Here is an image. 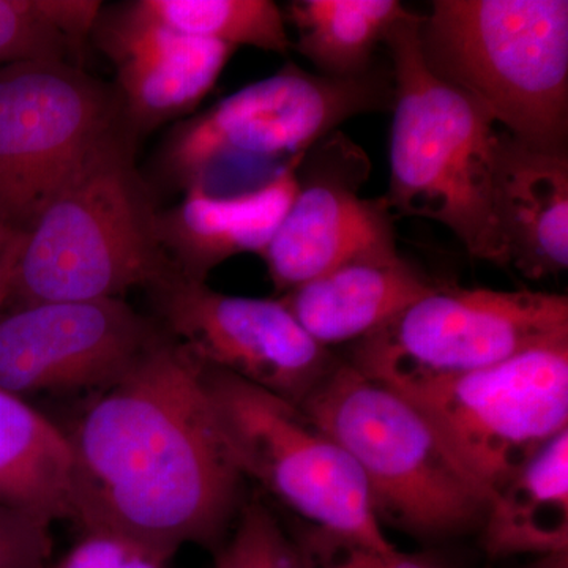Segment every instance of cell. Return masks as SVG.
<instances>
[{"mask_svg":"<svg viewBox=\"0 0 568 568\" xmlns=\"http://www.w3.org/2000/svg\"><path fill=\"white\" fill-rule=\"evenodd\" d=\"M69 428L73 518L178 552L215 551L246 500L204 379L163 332L111 386L85 396Z\"/></svg>","mask_w":568,"mask_h":568,"instance_id":"1","label":"cell"},{"mask_svg":"<svg viewBox=\"0 0 568 568\" xmlns=\"http://www.w3.org/2000/svg\"><path fill=\"white\" fill-rule=\"evenodd\" d=\"M133 138L123 122L22 235L11 308L123 298L173 271L156 231L159 209L134 164Z\"/></svg>","mask_w":568,"mask_h":568,"instance_id":"2","label":"cell"},{"mask_svg":"<svg viewBox=\"0 0 568 568\" xmlns=\"http://www.w3.org/2000/svg\"><path fill=\"white\" fill-rule=\"evenodd\" d=\"M420 18L410 14L386 41L394 122L384 200L392 215L443 224L470 256L507 267L493 205L500 133L480 104L428 69Z\"/></svg>","mask_w":568,"mask_h":568,"instance_id":"3","label":"cell"},{"mask_svg":"<svg viewBox=\"0 0 568 568\" xmlns=\"http://www.w3.org/2000/svg\"><path fill=\"white\" fill-rule=\"evenodd\" d=\"M418 40L428 69L507 133L566 151V0H436Z\"/></svg>","mask_w":568,"mask_h":568,"instance_id":"4","label":"cell"},{"mask_svg":"<svg viewBox=\"0 0 568 568\" xmlns=\"http://www.w3.org/2000/svg\"><path fill=\"white\" fill-rule=\"evenodd\" d=\"M301 407L353 458L379 519L433 538L484 523L487 493L398 388L339 361Z\"/></svg>","mask_w":568,"mask_h":568,"instance_id":"5","label":"cell"},{"mask_svg":"<svg viewBox=\"0 0 568 568\" xmlns=\"http://www.w3.org/2000/svg\"><path fill=\"white\" fill-rule=\"evenodd\" d=\"M386 70L336 80L286 63L178 123L160 149V175L185 192L211 189L234 171L274 178L355 115L392 110L394 80Z\"/></svg>","mask_w":568,"mask_h":568,"instance_id":"6","label":"cell"},{"mask_svg":"<svg viewBox=\"0 0 568 568\" xmlns=\"http://www.w3.org/2000/svg\"><path fill=\"white\" fill-rule=\"evenodd\" d=\"M204 379L245 478L312 528L377 551H396L353 458L301 406L216 369L204 368Z\"/></svg>","mask_w":568,"mask_h":568,"instance_id":"7","label":"cell"},{"mask_svg":"<svg viewBox=\"0 0 568 568\" xmlns=\"http://www.w3.org/2000/svg\"><path fill=\"white\" fill-rule=\"evenodd\" d=\"M488 499L568 429V338L446 379L394 386Z\"/></svg>","mask_w":568,"mask_h":568,"instance_id":"8","label":"cell"},{"mask_svg":"<svg viewBox=\"0 0 568 568\" xmlns=\"http://www.w3.org/2000/svg\"><path fill=\"white\" fill-rule=\"evenodd\" d=\"M568 338L567 295L436 284L375 334L347 364L390 386L446 379Z\"/></svg>","mask_w":568,"mask_h":568,"instance_id":"9","label":"cell"},{"mask_svg":"<svg viewBox=\"0 0 568 568\" xmlns=\"http://www.w3.org/2000/svg\"><path fill=\"white\" fill-rule=\"evenodd\" d=\"M123 122L119 97L69 62L0 67V226L28 233Z\"/></svg>","mask_w":568,"mask_h":568,"instance_id":"10","label":"cell"},{"mask_svg":"<svg viewBox=\"0 0 568 568\" xmlns=\"http://www.w3.org/2000/svg\"><path fill=\"white\" fill-rule=\"evenodd\" d=\"M152 317L204 368L301 406L339 358L298 324L282 298L219 293L173 271L148 287Z\"/></svg>","mask_w":568,"mask_h":568,"instance_id":"11","label":"cell"},{"mask_svg":"<svg viewBox=\"0 0 568 568\" xmlns=\"http://www.w3.org/2000/svg\"><path fill=\"white\" fill-rule=\"evenodd\" d=\"M163 336L123 298L48 302L0 316V388L89 396L121 379Z\"/></svg>","mask_w":568,"mask_h":568,"instance_id":"12","label":"cell"},{"mask_svg":"<svg viewBox=\"0 0 568 568\" xmlns=\"http://www.w3.org/2000/svg\"><path fill=\"white\" fill-rule=\"evenodd\" d=\"M369 174L368 153L339 130L305 152L295 168L293 203L261 256L280 294L366 248L395 242V216L384 196L362 197Z\"/></svg>","mask_w":568,"mask_h":568,"instance_id":"13","label":"cell"},{"mask_svg":"<svg viewBox=\"0 0 568 568\" xmlns=\"http://www.w3.org/2000/svg\"><path fill=\"white\" fill-rule=\"evenodd\" d=\"M93 29L114 65L123 119L134 136L192 112L235 52L219 41L175 32L133 3L106 18L100 14Z\"/></svg>","mask_w":568,"mask_h":568,"instance_id":"14","label":"cell"},{"mask_svg":"<svg viewBox=\"0 0 568 568\" xmlns=\"http://www.w3.org/2000/svg\"><path fill=\"white\" fill-rule=\"evenodd\" d=\"M435 286L395 241L354 254L280 298L306 334L332 351L375 334Z\"/></svg>","mask_w":568,"mask_h":568,"instance_id":"15","label":"cell"},{"mask_svg":"<svg viewBox=\"0 0 568 568\" xmlns=\"http://www.w3.org/2000/svg\"><path fill=\"white\" fill-rule=\"evenodd\" d=\"M301 159L256 189L211 193L193 186L175 207L159 211L160 244L174 271L205 283L213 268L237 254L263 256L293 203Z\"/></svg>","mask_w":568,"mask_h":568,"instance_id":"16","label":"cell"},{"mask_svg":"<svg viewBox=\"0 0 568 568\" xmlns=\"http://www.w3.org/2000/svg\"><path fill=\"white\" fill-rule=\"evenodd\" d=\"M493 205L507 267L529 280L567 271L566 151H548L500 132Z\"/></svg>","mask_w":568,"mask_h":568,"instance_id":"17","label":"cell"},{"mask_svg":"<svg viewBox=\"0 0 568 568\" xmlns=\"http://www.w3.org/2000/svg\"><path fill=\"white\" fill-rule=\"evenodd\" d=\"M73 462L63 428L0 388V504L43 525L73 518Z\"/></svg>","mask_w":568,"mask_h":568,"instance_id":"18","label":"cell"},{"mask_svg":"<svg viewBox=\"0 0 568 568\" xmlns=\"http://www.w3.org/2000/svg\"><path fill=\"white\" fill-rule=\"evenodd\" d=\"M485 548L495 558L568 549V429L489 500Z\"/></svg>","mask_w":568,"mask_h":568,"instance_id":"19","label":"cell"},{"mask_svg":"<svg viewBox=\"0 0 568 568\" xmlns=\"http://www.w3.org/2000/svg\"><path fill=\"white\" fill-rule=\"evenodd\" d=\"M286 13L317 73L351 80L376 69L377 47L413 11L398 0H294Z\"/></svg>","mask_w":568,"mask_h":568,"instance_id":"20","label":"cell"},{"mask_svg":"<svg viewBox=\"0 0 568 568\" xmlns=\"http://www.w3.org/2000/svg\"><path fill=\"white\" fill-rule=\"evenodd\" d=\"M134 9L194 39L286 54L293 47L283 10L271 0H138Z\"/></svg>","mask_w":568,"mask_h":568,"instance_id":"21","label":"cell"},{"mask_svg":"<svg viewBox=\"0 0 568 568\" xmlns=\"http://www.w3.org/2000/svg\"><path fill=\"white\" fill-rule=\"evenodd\" d=\"M215 568H313L304 547L263 500L246 499L215 549Z\"/></svg>","mask_w":568,"mask_h":568,"instance_id":"22","label":"cell"},{"mask_svg":"<svg viewBox=\"0 0 568 568\" xmlns=\"http://www.w3.org/2000/svg\"><path fill=\"white\" fill-rule=\"evenodd\" d=\"M69 41L54 28L44 0H0V67L67 62Z\"/></svg>","mask_w":568,"mask_h":568,"instance_id":"23","label":"cell"},{"mask_svg":"<svg viewBox=\"0 0 568 568\" xmlns=\"http://www.w3.org/2000/svg\"><path fill=\"white\" fill-rule=\"evenodd\" d=\"M175 551L110 529L80 530V537L50 568H171Z\"/></svg>","mask_w":568,"mask_h":568,"instance_id":"24","label":"cell"},{"mask_svg":"<svg viewBox=\"0 0 568 568\" xmlns=\"http://www.w3.org/2000/svg\"><path fill=\"white\" fill-rule=\"evenodd\" d=\"M298 541L313 568H435L398 551H377L315 528H310Z\"/></svg>","mask_w":568,"mask_h":568,"instance_id":"25","label":"cell"},{"mask_svg":"<svg viewBox=\"0 0 568 568\" xmlns=\"http://www.w3.org/2000/svg\"><path fill=\"white\" fill-rule=\"evenodd\" d=\"M51 526L0 504V568H50Z\"/></svg>","mask_w":568,"mask_h":568,"instance_id":"26","label":"cell"},{"mask_svg":"<svg viewBox=\"0 0 568 568\" xmlns=\"http://www.w3.org/2000/svg\"><path fill=\"white\" fill-rule=\"evenodd\" d=\"M102 2L95 0H44V9L54 28L69 41L71 51L80 50L95 28Z\"/></svg>","mask_w":568,"mask_h":568,"instance_id":"27","label":"cell"},{"mask_svg":"<svg viewBox=\"0 0 568 568\" xmlns=\"http://www.w3.org/2000/svg\"><path fill=\"white\" fill-rule=\"evenodd\" d=\"M22 237L0 226V310L7 305L10 295L11 276L17 265Z\"/></svg>","mask_w":568,"mask_h":568,"instance_id":"28","label":"cell"},{"mask_svg":"<svg viewBox=\"0 0 568 568\" xmlns=\"http://www.w3.org/2000/svg\"><path fill=\"white\" fill-rule=\"evenodd\" d=\"M568 549L566 551L551 552L540 556L537 566L534 568H567Z\"/></svg>","mask_w":568,"mask_h":568,"instance_id":"29","label":"cell"}]
</instances>
